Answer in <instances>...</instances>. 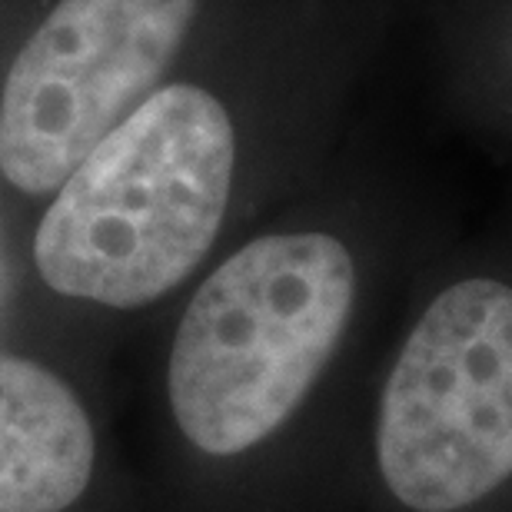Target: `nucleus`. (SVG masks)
Here are the masks:
<instances>
[{"label": "nucleus", "instance_id": "nucleus-1", "mask_svg": "<svg viewBox=\"0 0 512 512\" xmlns=\"http://www.w3.org/2000/svg\"><path fill=\"white\" fill-rule=\"evenodd\" d=\"M360 306V260L330 230H283L227 256L173 336L167 393L183 439L237 463L300 433Z\"/></svg>", "mask_w": 512, "mask_h": 512}, {"label": "nucleus", "instance_id": "nucleus-2", "mask_svg": "<svg viewBox=\"0 0 512 512\" xmlns=\"http://www.w3.org/2000/svg\"><path fill=\"white\" fill-rule=\"evenodd\" d=\"M237 133L213 94L160 87L57 187L34 237L50 290L133 310L197 270L227 220Z\"/></svg>", "mask_w": 512, "mask_h": 512}, {"label": "nucleus", "instance_id": "nucleus-3", "mask_svg": "<svg viewBox=\"0 0 512 512\" xmlns=\"http://www.w3.org/2000/svg\"><path fill=\"white\" fill-rule=\"evenodd\" d=\"M380 512H512V276L446 280L399 336L366 419Z\"/></svg>", "mask_w": 512, "mask_h": 512}, {"label": "nucleus", "instance_id": "nucleus-4", "mask_svg": "<svg viewBox=\"0 0 512 512\" xmlns=\"http://www.w3.org/2000/svg\"><path fill=\"white\" fill-rule=\"evenodd\" d=\"M197 0H60L0 97V173L50 193L157 90Z\"/></svg>", "mask_w": 512, "mask_h": 512}, {"label": "nucleus", "instance_id": "nucleus-5", "mask_svg": "<svg viewBox=\"0 0 512 512\" xmlns=\"http://www.w3.org/2000/svg\"><path fill=\"white\" fill-rule=\"evenodd\" d=\"M97 436L60 376L0 353V512H64L94 476Z\"/></svg>", "mask_w": 512, "mask_h": 512}]
</instances>
